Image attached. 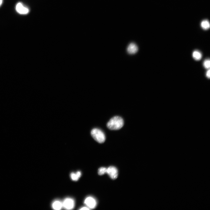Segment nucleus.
Instances as JSON below:
<instances>
[{"mask_svg":"<svg viewBox=\"0 0 210 210\" xmlns=\"http://www.w3.org/2000/svg\"><path fill=\"white\" fill-rule=\"evenodd\" d=\"M124 125L123 119L119 116L111 118L107 124V127L111 130H117L121 128Z\"/></svg>","mask_w":210,"mask_h":210,"instance_id":"nucleus-1","label":"nucleus"},{"mask_svg":"<svg viewBox=\"0 0 210 210\" xmlns=\"http://www.w3.org/2000/svg\"><path fill=\"white\" fill-rule=\"evenodd\" d=\"M91 134L94 139L99 143H102L105 142V135L100 129L97 128L93 129L91 131Z\"/></svg>","mask_w":210,"mask_h":210,"instance_id":"nucleus-2","label":"nucleus"},{"mask_svg":"<svg viewBox=\"0 0 210 210\" xmlns=\"http://www.w3.org/2000/svg\"><path fill=\"white\" fill-rule=\"evenodd\" d=\"M63 208L68 210L73 209L75 206V202L74 200L70 198H68L64 199L62 202Z\"/></svg>","mask_w":210,"mask_h":210,"instance_id":"nucleus-3","label":"nucleus"},{"mask_svg":"<svg viewBox=\"0 0 210 210\" xmlns=\"http://www.w3.org/2000/svg\"><path fill=\"white\" fill-rule=\"evenodd\" d=\"M15 10L19 13L22 15L27 14L30 11L29 9L21 3H19L16 5Z\"/></svg>","mask_w":210,"mask_h":210,"instance_id":"nucleus-4","label":"nucleus"},{"mask_svg":"<svg viewBox=\"0 0 210 210\" xmlns=\"http://www.w3.org/2000/svg\"><path fill=\"white\" fill-rule=\"evenodd\" d=\"M107 173L111 179L115 180L118 176V170L115 167L111 166L107 168Z\"/></svg>","mask_w":210,"mask_h":210,"instance_id":"nucleus-5","label":"nucleus"},{"mask_svg":"<svg viewBox=\"0 0 210 210\" xmlns=\"http://www.w3.org/2000/svg\"><path fill=\"white\" fill-rule=\"evenodd\" d=\"M84 203L90 209L95 208L97 204L95 199L92 197H88L85 200Z\"/></svg>","mask_w":210,"mask_h":210,"instance_id":"nucleus-6","label":"nucleus"},{"mask_svg":"<svg viewBox=\"0 0 210 210\" xmlns=\"http://www.w3.org/2000/svg\"><path fill=\"white\" fill-rule=\"evenodd\" d=\"M138 47L134 43H132L129 44L127 48V51L130 54H136L138 51Z\"/></svg>","mask_w":210,"mask_h":210,"instance_id":"nucleus-7","label":"nucleus"},{"mask_svg":"<svg viewBox=\"0 0 210 210\" xmlns=\"http://www.w3.org/2000/svg\"><path fill=\"white\" fill-rule=\"evenodd\" d=\"M52 208L55 210H60L63 208L62 202L58 200H56L52 203Z\"/></svg>","mask_w":210,"mask_h":210,"instance_id":"nucleus-8","label":"nucleus"},{"mask_svg":"<svg viewBox=\"0 0 210 210\" xmlns=\"http://www.w3.org/2000/svg\"><path fill=\"white\" fill-rule=\"evenodd\" d=\"M81 172L80 171H78L76 173L72 172L70 174L71 178L73 181H77L81 176Z\"/></svg>","mask_w":210,"mask_h":210,"instance_id":"nucleus-9","label":"nucleus"},{"mask_svg":"<svg viewBox=\"0 0 210 210\" xmlns=\"http://www.w3.org/2000/svg\"><path fill=\"white\" fill-rule=\"evenodd\" d=\"M192 56L194 59L196 60H200L202 57V56L201 53L198 51H194L192 53Z\"/></svg>","mask_w":210,"mask_h":210,"instance_id":"nucleus-10","label":"nucleus"},{"mask_svg":"<svg viewBox=\"0 0 210 210\" xmlns=\"http://www.w3.org/2000/svg\"><path fill=\"white\" fill-rule=\"evenodd\" d=\"M201 26L203 29L207 30L209 28L210 24L209 21L205 20L201 22Z\"/></svg>","mask_w":210,"mask_h":210,"instance_id":"nucleus-11","label":"nucleus"},{"mask_svg":"<svg viewBox=\"0 0 210 210\" xmlns=\"http://www.w3.org/2000/svg\"><path fill=\"white\" fill-rule=\"evenodd\" d=\"M107 168L105 167H101L98 170V174L99 175H102L107 173Z\"/></svg>","mask_w":210,"mask_h":210,"instance_id":"nucleus-12","label":"nucleus"},{"mask_svg":"<svg viewBox=\"0 0 210 210\" xmlns=\"http://www.w3.org/2000/svg\"><path fill=\"white\" fill-rule=\"evenodd\" d=\"M203 66L205 68L209 69L210 66V60L208 59L205 60L203 62Z\"/></svg>","mask_w":210,"mask_h":210,"instance_id":"nucleus-13","label":"nucleus"},{"mask_svg":"<svg viewBox=\"0 0 210 210\" xmlns=\"http://www.w3.org/2000/svg\"><path fill=\"white\" fill-rule=\"evenodd\" d=\"M210 70L209 69L207 71L206 73V77L208 78H210Z\"/></svg>","mask_w":210,"mask_h":210,"instance_id":"nucleus-14","label":"nucleus"},{"mask_svg":"<svg viewBox=\"0 0 210 210\" xmlns=\"http://www.w3.org/2000/svg\"><path fill=\"white\" fill-rule=\"evenodd\" d=\"M80 210H90V209L87 207H83L81 208Z\"/></svg>","mask_w":210,"mask_h":210,"instance_id":"nucleus-15","label":"nucleus"},{"mask_svg":"<svg viewBox=\"0 0 210 210\" xmlns=\"http://www.w3.org/2000/svg\"><path fill=\"white\" fill-rule=\"evenodd\" d=\"M3 3V0H0V7L2 5Z\"/></svg>","mask_w":210,"mask_h":210,"instance_id":"nucleus-16","label":"nucleus"}]
</instances>
